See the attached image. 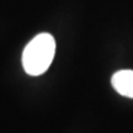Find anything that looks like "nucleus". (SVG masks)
I'll use <instances>...</instances> for the list:
<instances>
[{
    "mask_svg": "<svg viewBox=\"0 0 133 133\" xmlns=\"http://www.w3.org/2000/svg\"><path fill=\"white\" fill-rule=\"evenodd\" d=\"M111 84L119 95L133 99V70L123 69L116 71L111 78Z\"/></svg>",
    "mask_w": 133,
    "mask_h": 133,
    "instance_id": "nucleus-2",
    "label": "nucleus"
},
{
    "mask_svg": "<svg viewBox=\"0 0 133 133\" xmlns=\"http://www.w3.org/2000/svg\"><path fill=\"white\" fill-rule=\"evenodd\" d=\"M56 54V39L49 33H39L25 47L22 53L24 70L31 76L41 75L48 70Z\"/></svg>",
    "mask_w": 133,
    "mask_h": 133,
    "instance_id": "nucleus-1",
    "label": "nucleus"
}]
</instances>
